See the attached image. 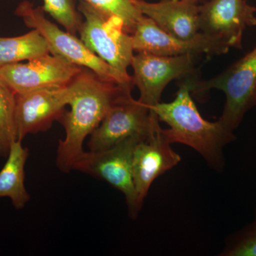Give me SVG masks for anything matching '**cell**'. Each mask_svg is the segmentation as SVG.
<instances>
[{
    "instance_id": "6da1fadb",
    "label": "cell",
    "mask_w": 256,
    "mask_h": 256,
    "mask_svg": "<svg viewBox=\"0 0 256 256\" xmlns=\"http://www.w3.org/2000/svg\"><path fill=\"white\" fill-rule=\"evenodd\" d=\"M73 82L75 90L69 102L70 110L60 120L65 138L60 141L56 153L57 166L65 173L73 170L74 163L84 153L86 138L100 124L112 104L121 94L133 88L104 80L86 68Z\"/></svg>"
},
{
    "instance_id": "7a4b0ae2",
    "label": "cell",
    "mask_w": 256,
    "mask_h": 256,
    "mask_svg": "<svg viewBox=\"0 0 256 256\" xmlns=\"http://www.w3.org/2000/svg\"><path fill=\"white\" fill-rule=\"evenodd\" d=\"M196 76L180 80L174 100L159 102L150 111L170 126L169 129H163V132L171 144L190 146L201 154L210 168L220 171L225 165L224 148L236 138L220 121H207L197 110L191 96V80Z\"/></svg>"
},
{
    "instance_id": "3957f363",
    "label": "cell",
    "mask_w": 256,
    "mask_h": 256,
    "mask_svg": "<svg viewBox=\"0 0 256 256\" xmlns=\"http://www.w3.org/2000/svg\"><path fill=\"white\" fill-rule=\"evenodd\" d=\"M15 14L22 18L28 28L36 30L45 38L50 54L89 69L100 78L124 86L134 87L132 76L119 73L99 58L76 35L60 30L45 16L42 6H35L28 0H24L16 6Z\"/></svg>"
},
{
    "instance_id": "277c9868",
    "label": "cell",
    "mask_w": 256,
    "mask_h": 256,
    "mask_svg": "<svg viewBox=\"0 0 256 256\" xmlns=\"http://www.w3.org/2000/svg\"><path fill=\"white\" fill-rule=\"evenodd\" d=\"M218 89L225 94L223 114L218 120L230 132H235L245 114L256 107V46L218 75L208 80L194 76L191 92L202 94Z\"/></svg>"
},
{
    "instance_id": "5b68a950",
    "label": "cell",
    "mask_w": 256,
    "mask_h": 256,
    "mask_svg": "<svg viewBox=\"0 0 256 256\" xmlns=\"http://www.w3.org/2000/svg\"><path fill=\"white\" fill-rule=\"evenodd\" d=\"M78 11L84 22L78 33L80 40L92 53L126 76L134 56L132 36L120 18L98 11L80 2Z\"/></svg>"
},
{
    "instance_id": "8992f818",
    "label": "cell",
    "mask_w": 256,
    "mask_h": 256,
    "mask_svg": "<svg viewBox=\"0 0 256 256\" xmlns=\"http://www.w3.org/2000/svg\"><path fill=\"white\" fill-rule=\"evenodd\" d=\"M148 136H133L101 151L84 152L73 170L104 180L122 192L130 216L134 220L142 206L138 202L132 178V156L136 146Z\"/></svg>"
},
{
    "instance_id": "52a82bcc",
    "label": "cell",
    "mask_w": 256,
    "mask_h": 256,
    "mask_svg": "<svg viewBox=\"0 0 256 256\" xmlns=\"http://www.w3.org/2000/svg\"><path fill=\"white\" fill-rule=\"evenodd\" d=\"M131 92L127 90L120 96L90 134L87 144L89 151L105 150L133 136H148L160 124L156 114L134 100Z\"/></svg>"
},
{
    "instance_id": "ba28073f",
    "label": "cell",
    "mask_w": 256,
    "mask_h": 256,
    "mask_svg": "<svg viewBox=\"0 0 256 256\" xmlns=\"http://www.w3.org/2000/svg\"><path fill=\"white\" fill-rule=\"evenodd\" d=\"M194 55L163 56L140 52L134 54L130 66L134 86L140 90V98L150 110L160 102L163 90L172 80L196 75Z\"/></svg>"
},
{
    "instance_id": "9c48e42d",
    "label": "cell",
    "mask_w": 256,
    "mask_h": 256,
    "mask_svg": "<svg viewBox=\"0 0 256 256\" xmlns=\"http://www.w3.org/2000/svg\"><path fill=\"white\" fill-rule=\"evenodd\" d=\"M84 67L52 54L0 67V78L15 94L66 87Z\"/></svg>"
},
{
    "instance_id": "30bf717a",
    "label": "cell",
    "mask_w": 256,
    "mask_h": 256,
    "mask_svg": "<svg viewBox=\"0 0 256 256\" xmlns=\"http://www.w3.org/2000/svg\"><path fill=\"white\" fill-rule=\"evenodd\" d=\"M134 52L163 56L186 54L222 55L230 47L218 37L200 32L190 40H182L162 30L152 20L143 15L132 34Z\"/></svg>"
},
{
    "instance_id": "8fae6325",
    "label": "cell",
    "mask_w": 256,
    "mask_h": 256,
    "mask_svg": "<svg viewBox=\"0 0 256 256\" xmlns=\"http://www.w3.org/2000/svg\"><path fill=\"white\" fill-rule=\"evenodd\" d=\"M74 90L72 82L66 87L16 94L14 114L16 140L22 141L28 134L46 131L54 121H60Z\"/></svg>"
},
{
    "instance_id": "7c38bea8",
    "label": "cell",
    "mask_w": 256,
    "mask_h": 256,
    "mask_svg": "<svg viewBox=\"0 0 256 256\" xmlns=\"http://www.w3.org/2000/svg\"><path fill=\"white\" fill-rule=\"evenodd\" d=\"M200 31L242 48L244 32L256 26V8L246 0H210L198 6Z\"/></svg>"
},
{
    "instance_id": "4fadbf2b",
    "label": "cell",
    "mask_w": 256,
    "mask_h": 256,
    "mask_svg": "<svg viewBox=\"0 0 256 256\" xmlns=\"http://www.w3.org/2000/svg\"><path fill=\"white\" fill-rule=\"evenodd\" d=\"M171 144L159 124L134 148L132 178L141 206L153 182L181 161V156L172 149Z\"/></svg>"
},
{
    "instance_id": "5bb4252c",
    "label": "cell",
    "mask_w": 256,
    "mask_h": 256,
    "mask_svg": "<svg viewBox=\"0 0 256 256\" xmlns=\"http://www.w3.org/2000/svg\"><path fill=\"white\" fill-rule=\"evenodd\" d=\"M134 1L143 15L170 35L190 40L200 32V5L196 0H159L158 2Z\"/></svg>"
},
{
    "instance_id": "9a60e30c",
    "label": "cell",
    "mask_w": 256,
    "mask_h": 256,
    "mask_svg": "<svg viewBox=\"0 0 256 256\" xmlns=\"http://www.w3.org/2000/svg\"><path fill=\"white\" fill-rule=\"evenodd\" d=\"M28 156V148H24L22 141L14 140L0 171V198H10L16 210L23 208L31 198L24 184V166Z\"/></svg>"
},
{
    "instance_id": "2e32d148",
    "label": "cell",
    "mask_w": 256,
    "mask_h": 256,
    "mask_svg": "<svg viewBox=\"0 0 256 256\" xmlns=\"http://www.w3.org/2000/svg\"><path fill=\"white\" fill-rule=\"evenodd\" d=\"M48 44L36 30L15 37H0V67L50 54Z\"/></svg>"
},
{
    "instance_id": "e0dca14e",
    "label": "cell",
    "mask_w": 256,
    "mask_h": 256,
    "mask_svg": "<svg viewBox=\"0 0 256 256\" xmlns=\"http://www.w3.org/2000/svg\"><path fill=\"white\" fill-rule=\"evenodd\" d=\"M16 94L0 78V158H6L16 140L15 129Z\"/></svg>"
},
{
    "instance_id": "ac0fdd59",
    "label": "cell",
    "mask_w": 256,
    "mask_h": 256,
    "mask_svg": "<svg viewBox=\"0 0 256 256\" xmlns=\"http://www.w3.org/2000/svg\"><path fill=\"white\" fill-rule=\"evenodd\" d=\"M105 14L120 18L126 30L132 34L143 14L134 0H79Z\"/></svg>"
},
{
    "instance_id": "d6986e66",
    "label": "cell",
    "mask_w": 256,
    "mask_h": 256,
    "mask_svg": "<svg viewBox=\"0 0 256 256\" xmlns=\"http://www.w3.org/2000/svg\"><path fill=\"white\" fill-rule=\"evenodd\" d=\"M44 11L62 25L66 31L76 35L80 31L84 16L74 0H43Z\"/></svg>"
},
{
    "instance_id": "ffe728a7",
    "label": "cell",
    "mask_w": 256,
    "mask_h": 256,
    "mask_svg": "<svg viewBox=\"0 0 256 256\" xmlns=\"http://www.w3.org/2000/svg\"><path fill=\"white\" fill-rule=\"evenodd\" d=\"M220 255L256 256V206L254 220L229 236Z\"/></svg>"
},
{
    "instance_id": "44dd1931",
    "label": "cell",
    "mask_w": 256,
    "mask_h": 256,
    "mask_svg": "<svg viewBox=\"0 0 256 256\" xmlns=\"http://www.w3.org/2000/svg\"><path fill=\"white\" fill-rule=\"evenodd\" d=\"M196 1L197 2H198L200 1V0H196Z\"/></svg>"
}]
</instances>
